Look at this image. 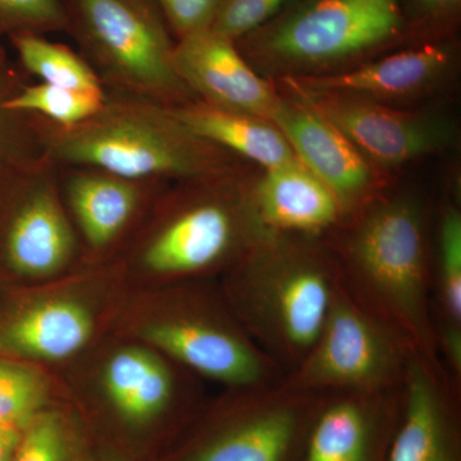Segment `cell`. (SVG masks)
Listing matches in <instances>:
<instances>
[{"label": "cell", "mask_w": 461, "mask_h": 461, "mask_svg": "<svg viewBox=\"0 0 461 461\" xmlns=\"http://www.w3.org/2000/svg\"><path fill=\"white\" fill-rule=\"evenodd\" d=\"M8 66L7 53H5V48L0 44V68Z\"/></svg>", "instance_id": "cell-34"}, {"label": "cell", "mask_w": 461, "mask_h": 461, "mask_svg": "<svg viewBox=\"0 0 461 461\" xmlns=\"http://www.w3.org/2000/svg\"><path fill=\"white\" fill-rule=\"evenodd\" d=\"M57 168L63 203L80 241L83 267L113 264L169 186L90 167Z\"/></svg>", "instance_id": "cell-14"}, {"label": "cell", "mask_w": 461, "mask_h": 461, "mask_svg": "<svg viewBox=\"0 0 461 461\" xmlns=\"http://www.w3.org/2000/svg\"><path fill=\"white\" fill-rule=\"evenodd\" d=\"M107 100V90L67 89L50 84H23L8 100L17 113L32 114L58 127H72L98 113Z\"/></svg>", "instance_id": "cell-26"}, {"label": "cell", "mask_w": 461, "mask_h": 461, "mask_svg": "<svg viewBox=\"0 0 461 461\" xmlns=\"http://www.w3.org/2000/svg\"><path fill=\"white\" fill-rule=\"evenodd\" d=\"M456 50L432 41L363 62L336 74L286 78L290 93H339L393 103L426 98L441 89L454 74Z\"/></svg>", "instance_id": "cell-16"}, {"label": "cell", "mask_w": 461, "mask_h": 461, "mask_svg": "<svg viewBox=\"0 0 461 461\" xmlns=\"http://www.w3.org/2000/svg\"><path fill=\"white\" fill-rule=\"evenodd\" d=\"M402 391L321 393L300 461H388Z\"/></svg>", "instance_id": "cell-17"}, {"label": "cell", "mask_w": 461, "mask_h": 461, "mask_svg": "<svg viewBox=\"0 0 461 461\" xmlns=\"http://www.w3.org/2000/svg\"><path fill=\"white\" fill-rule=\"evenodd\" d=\"M415 355L339 286L323 330L288 384L315 393L402 390Z\"/></svg>", "instance_id": "cell-12"}, {"label": "cell", "mask_w": 461, "mask_h": 461, "mask_svg": "<svg viewBox=\"0 0 461 461\" xmlns=\"http://www.w3.org/2000/svg\"><path fill=\"white\" fill-rule=\"evenodd\" d=\"M239 169L177 182L157 199L113 266L127 290L218 280L271 235Z\"/></svg>", "instance_id": "cell-3"}, {"label": "cell", "mask_w": 461, "mask_h": 461, "mask_svg": "<svg viewBox=\"0 0 461 461\" xmlns=\"http://www.w3.org/2000/svg\"><path fill=\"white\" fill-rule=\"evenodd\" d=\"M57 165L47 157L0 173V285H32L81 268Z\"/></svg>", "instance_id": "cell-11"}, {"label": "cell", "mask_w": 461, "mask_h": 461, "mask_svg": "<svg viewBox=\"0 0 461 461\" xmlns=\"http://www.w3.org/2000/svg\"><path fill=\"white\" fill-rule=\"evenodd\" d=\"M42 153L57 166L90 167L136 181L186 182L239 169L236 158L199 138L168 108L109 93L98 113L72 127L35 117Z\"/></svg>", "instance_id": "cell-5"}, {"label": "cell", "mask_w": 461, "mask_h": 461, "mask_svg": "<svg viewBox=\"0 0 461 461\" xmlns=\"http://www.w3.org/2000/svg\"><path fill=\"white\" fill-rule=\"evenodd\" d=\"M23 427L17 424H0V461H12Z\"/></svg>", "instance_id": "cell-33"}, {"label": "cell", "mask_w": 461, "mask_h": 461, "mask_svg": "<svg viewBox=\"0 0 461 461\" xmlns=\"http://www.w3.org/2000/svg\"><path fill=\"white\" fill-rule=\"evenodd\" d=\"M218 284L249 338L287 375L323 330L339 277L326 239L273 232Z\"/></svg>", "instance_id": "cell-4"}, {"label": "cell", "mask_w": 461, "mask_h": 461, "mask_svg": "<svg viewBox=\"0 0 461 461\" xmlns=\"http://www.w3.org/2000/svg\"><path fill=\"white\" fill-rule=\"evenodd\" d=\"M412 11L423 21L446 23L459 14L461 0H408Z\"/></svg>", "instance_id": "cell-31"}, {"label": "cell", "mask_w": 461, "mask_h": 461, "mask_svg": "<svg viewBox=\"0 0 461 461\" xmlns=\"http://www.w3.org/2000/svg\"><path fill=\"white\" fill-rule=\"evenodd\" d=\"M85 47L109 93L172 108L195 100L172 63L173 44L147 0H76Z\"/></svg>", "instance_id": "cell-10"}, {"label": "cell", "mask_w": 461, "mask_h": 461, "mask_svg": "<svg viewBox=\"0 0 461 461\" xmlns=\"http://www.w3.org/2000/svg\"><path fill=\"white\" fill-rule=\"evenodd\" d=\"M53 372L87 435L133 461L148 439L175 444L206 400L198 375L113 332Z\"/></svg>", "instance_id": "cell-2"}, {"label": "cell", "mask_w": 461, "mask_h": 461, "mask_svg": "<svg viewBox=\"0 0 461 461\" xmlns=\"http://www.w3.org/2000/svg\"><path fill=\"white\" fill-rule=\"evenodd\" d=\"M259 220L276 233L326 238L344 222V206L299 159L264 168L249 181Z\"/></svg>", "instance_id": "cell-20"}, {"label": "cell", "mask_w": 461, "mask_h": 461, "mask_svg": "<svg viewBox=\"0 0 461 461\" xmlns=\"http://www.w3.org/2000/svg\"><path fill=\"white\" fill-rule=\"evenodd\" d=\"M65 402L56 373L0 357V424L25 426L38 412Z\"/></svg>", "instance_id": "cell-23"}, {"label": "cell", "mask_w": 461, "mask_h": 461, "mask_svg": "<svg viewBox=\"0 0 461 461\" xmlns=\"http://www.w3.org/2000/svg\"><path fill=\"white\" fill-rule=\"evenodd\" d=\"M388 461H461V390L414 357Z\"/></svg>", "instance_id": "cell-19"}, {"label": "cell", "mask_w": 461, "mask_h": 461, "mask_svg": "<svg viewBox=\"0 0 461 461\" xmlns=\"http://www.w3.org/2000/svg\"><path fill=\"white\" fill-rule=\"evenodd\" d=\"M271 122L297 159L335 194L348 217L378 195L375 169L338 127L302 100L282 96Z\"/></svg>", "instance_id": "cell-18"}, {"label": "cell", "mask_w": 461, "mask_h": 461, "mask_svg": "<svg viewBox=\"0 0 461 461\" xmlns=\"http://www.w3.org/2000/svg\"><path fill=\"white\" fill-rule=\"evenodd\" d=\"M430 248L432 309L437 351L445 371L461 381V211L454 200L441 205Z\"/></svg>", "instance_id": "cell-21"}, {"label": "cell", "mask_w": 461, "mask_h": 461, "mask_svg": "<svg viewBox=\"0 0 461 461\" xmlns=\"http://www.w3.org/2000/svg\"><path fill=\"white\" fill-rule=\"evenodd\" d=\"M173 117L199 138L262 168L297 160L280 130L264 118L213 107L195 99L168 108Z\"/></svg>", "instance_id": "cell-22"}, {"label": "cell", "mask_w": 461, "mask_h": 461, "mask_svg": "<svg viewBox=\"0 0 461 461\" xmlns=\"http://www.w3.org/2000/svg\"><path fill=\"white\" fill-rule=\"evenodd\" d=\"M9 41L23 69L41 83L67 89L105 90L94 67L66 45L32 32L14 33L9 36Z\"/></svg>", "instance_id": "cell-24"}, {"label": "cell", "mask_w": 461, "mask_h": 461, "mask_svg": "<svg viewBox=\"0 0 461 461\" xmlns=\"http://www.w3.org/2000/svg\"><path fill=\"white\" fill-rule=\"evenodd\" d=\"M178 39L211 29L223 0H157Z\"/></svg>", "instance_id": "cell-30"}, {"label": "cell", "mask_w": 461, "mask_h": 461, "mask_svg": "<svg viewBox=\"0 0 461 461\" xmlns=\"http://www.w3.org/2000/svg\"><path fill=\"white\" fill-rule=\"evenodd\" d=\"M112 332L150 346L222 388L272 384L286 375L249 338L218 280L127 290Z\"/></svg>", "instance_id": "cell-6"}, {"label": "cell", "mask_w": 461, "mask_h": 461, "mask_svg": "<svg viewBox=\"0 0 461 461\" xmlns=\"http://www.w3.org/2000/svg\"><path fill=\"white\" fill-rule=\"evenodd\" d=\"M427 215L415 194H378L324 239L345 293L415 357L445 371L433 323Z\"/></svg>", "instance_id": "cell-1"}, {"label": "cell", "mask_w": 461, "mask_h": 461, "mask_svg": "<svg viewBox=\"0 0 461 461\" xmlns=\"http://www.w3.org/2000/svg\"><path fill=\"white\" fill-rule=\"evenodd\" d=\"M85 435L68 403H54L27 421L12 461H69Z\"/></svg>", "instance_id": "cell-25"}, {"label": "cell", "mask_w": 461, "mask_h": 461, "mask_svg": "<svg viewBox=\"0 0 461 461\" xmlns=\"http://www.w3.org/2000/svg\"><path fill=\"white\" fill-rule=\"evenodd\" d=\"M69 17L60 0H0V33L60 32Z\"/></svg>", "instance_id": "cell-28"}, {"label": "cell", "mask_w": 461, "mask_h": 461, "mask_svg": "<svg viewBox=\"0 0 461 461\" xmlns=\"http://www.w3.org/2000/svg\"><path fill=\"white\" fill-rule=\"evenodd\" d=\"M182 83L213 107L272 121L282 95L245 59L235 41L212 29L178 39L172 56Z\"/></svg>", "instance_id": "cell-15"}, {"label": "cell", "mask_w": 461, "mask_h": 461, "mask_svg": "<svg viewBox=\"0 0 461 461\" xmlns=\"http://www.w3.org/2000/svg\"><path fill=\"white\" fill-rule=\"evenodd\" d=\"M406 27L402 0H293L236 44L258 74L281 81L353 68Z\"/></svg>", "instance_id": "cell-7"}, {"label": "cell", "mask_w": 461, "mask_h": 461, "mask_svg": "<svg viewBox=\"0 0 461 461\" xmlns=\"http://www.w3.org/2000/svg\"><path fill=\"white\" fill-rule=\"evenodd\" d=\"M344 133L373 169H395L439 153L456 138L446 115L403 111L339 93H291Z\"/></svg>", "instance_id": "cell-13"}, {"label": "cell", "mask_w": 461, "mask_h": 461, "mask_svg": "<svg viewBox=\"0 0 461 461\" xmlns=\"http://www.w3.org/2000/svg\"><path fill=\"white\" fill-rule=\"evenodd\" d=\"M69 461H133L108 446L100 444L89 435L76 448Z\"/></svg>", "instance_id": "cell-32"}, {"label": "cell", "mask_w": 461, "mask_h": 461, "mask_svg": "<svg viewBox=\"0 0 461 461\" xmlns=\"http://www.w3.org/2000/svg\"><path fill=\"white\" fill-rule=\"evenodd\" d=\"M126 291L113 266L0 285V357L56 371L112 332Z\"/></svg>", "instance_id": "cell-8"}, {"label": "cell", "mask_w": 461, "mask_h": 461, "mask_svg": "<svg viewBox=\"0 0 461 461\" xmlns=\"http://www.w3.org/2000/svg\"><path fill=\"white\" fill-rule=\"evenodd\" d=\"M23 84L21 75L11 66L0 68V173L44 157L35 115L17 113L7 107L8 100Z\"/></svg>", "instance_id": "cell-27"}, {"label": "cell", "mask_w": 461, "mask_h": 461, "mask_svg": "<svg viewBox=\"0 0 461 461\" xmlns=\"http://www.w3.org/2000/svg\"><path fill=\"white\" fill-rule=\"evenodd\" d=\"M293 0H223L211 29L238 42L262 29Z\"/></svg>", "instance_id": "cell-29"}, {"label": "cell", "mask_w": 461, "mask_h": 461, "mask_svg": "<svg viewBox=\"0 0 461 461\" xmlns=\"http://www.w3.org/2000/svg\"><path fill=\"white\" fill-rule=\"evenodd\" d=\"M321 399L285 377L223 388L160 461H300Z\"/></svg>", "instance_id": "cell-9"}]
</instances>
